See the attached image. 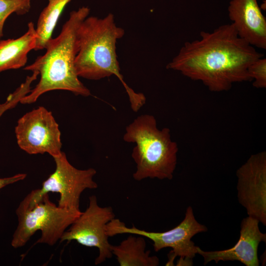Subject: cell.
<instances>
[{"instance_id": "1", "label": "cell", "mask_w": 266, "mask_h": 266, "mask_svg": "<svg viewBox=\"0 0 266 266\" xmlns=\"http://www.w3.org/2000/svg\"><path fill=\"white\" fill-rule=\"evenodd\" d=\"M200 38L185 42L166 68L201 82L210 91L229 90L236 83L251 81L247 69L264 57L237 34L232 24L212 32L202 31Z\"/></svg>"}, {"instance_id": "2", "label": "cell", "mask_w": 266, "mask_h": 266, "mask_svg": "<svg viewBox=\"0 0 266 266\" xmlns=\"http://www.w3.org/2000/svg\"><path fill=\"white\" fill-rule=\"evenodd\" d=\"M90 11L88 7L82 6L71 11L60 34L47 43L45 53L24 68L26 70L37 71L40 79L35 87L22 97L19 102H35L43 94L57 90L70 91L83 97L91 95L89 89L79 80L74 66L78 52V30Z\"/></svg>"}, {"instance_id": "3", "label": "cell", "mask_w": 266, "mask_h": 266, "mask_svg": "<svg viewBox=\"0 0 266 266\" xmlns=\"http://www.w3.org/2000/svg\"><path fill=\"white\" fill-rule=\"evenodd\" d=\"M125 34L117 26L113 14L103 18L87 17L77 33L78 52L74 62L79 77L94 80L115 75L128 94L132 109L137 112L146 102L145 96L136 93L124 80L116 53V43Z\"/></svg>"}, {"instance_id": "4", "label": "cell", "mask_w": 266, "mask_h": 266, "mask_svg": "<svg viewBox=\"0 0 266 266\" xmlns=\"http://www.w3.org/2000/svg\"><path fill=\"white\" fill-rule=\"evenodd\" d=\"M125 141L135 144L132 157L136 164L133 178L136 181L173 178L177 162L178 145L171 138L170 131L158 128L154 116H138L126 128Z\"/></svg>"}, {"instance_id": "5", "label": "cell", "mask_w": 266, "mask_h": 266, "mask_svg": "<svg viewBox=\"0 0 266 266\" xmlns=\"http://www.w3.org/2000/svg\"><path fill=\"white\" fill-rule=\"evenodd\" d=\"M81 213L80 210L57 205L50 200L48 194L32 204L23 200L16 210L18 225L11 245L14 248L23 247L36 231H40L41 236L35 244L53 246Z\"/></svg>"}, {"instance_id": "6", "label": "cell", "mask_w": 266, "mask_h": 266, "mask_svg": "<svg viewBox=\"0 0 266 266\" xmlns=\"http://www.w3.org/2000/svg\"><path fill=\"white\" fill-rule=\"evenodd\" d=\"M207 231V227L196 219L191 206L187 207L185 217L179 224L164 232H148L136 228L134 225L128 228L124 222L115 218L108 223L105 227L108 237L123 233L139 235L152 240L156 252L165 248H172L166 266L173 265L176 256L180 257L181 259L192 261L198 254L199 246L195 245L191 238L196 234Z\"/></svg>"}, {"instance_id": "7", "label": "cell", "mask_w": 266, "mask_h": 266, "mask_svg": "<svg viewBox=\"0 0 266 266\" xmlns=\"http://www.w3.org/2000/svg\"><path fill=\"white\" fill-rule=\"evenodd\" d=\"M53 159L56 164L55 171L44 181L40 189L33 190L24 200L32 204L39 201L45 194L57 193L60 194L59 206L80 210V199L83 191L98 187L93 179L96 170L93 168L79 169L75 167L63 152Z\"/></svg>"}, {"instance_id": "8", "label": "cell", "mask_w": 266, "mask_h": 266, "mask_svg": "<svg viewBox=\"0 0 266 266\" xmlns=\"http://www.w3.org/2000/svg\"><path fill=\"white\" fill-rule=\"evenodd\" d=\"M115 217L111 207L100 206L97 197L91 196L86 209L81 212L68 229L64 232L60 241L75 240L82 245L98 248L99 253L95 264H101L113 256L105 227Z\"/></svg>"}, {"instance_id": "9", "label": "cell", "mask_w": 266, "mask_h": 266, "mask_svg": "<svg viewBox=\"0 0 266 266\" xmlns=\"http://www.w3.org/2000/svg\"><path fill=\"white\" fill-rule=\"evenodd\" d=\"M15 133L19 147L29 154L48 153L54 158L62 152L59 125L52 112L43 106L23 115Z\"/></svg>"}, {"instance_id": "10", "label": "cell", "mask_w": 266, "mask_h": 266, "mask_svg": "<svg viewBox=\"0 0 266 266\" xmlns=\"http://www.w3.org/2000/svg\"><path fill=\"white\" fill-rule=\"evenodd\" d=\"M237 198L249 216L266 226V153L252 155L236 171Z\"/></svg>"}, {"instance_id": "11", "label": "cell", "mask_w": 266, "mask_h": 266, "mask_svg": "<svg viewBox=\"0 0 266 266\" xmlns=\"http://www.w3.org/2000/svg\"><path fill=\"white\" fill-rule=\"evenodd\" d=\"M259 221L252 217L244 218L240 224L238 241L232 248L218 251H204L199 247L198 254L204 259V265L214 261H238L246 266H258V248L261 242L266 241V233L259 229Z\"/></svg>"}, {"instance_id": "12", "label": "cell", "mask_w": 266, "mask_h": 266, "mask_svg": "<svg viewBox=\"0 0 266 266\" xmlns=\"http://www.w3.org/2000/svg\"><path fill=\"white\" fill-rule=\"evenodd\" d=\"M228 12L241 38L256 48L266 49V19L257 0H231Z\"/></svg>"}, {"instance_id": "13", "label": "cell", "mask_w": 266, "mask_h": 266, "mask_svg": "<svg viewBox=\"0 0 266 266\" xmlns=\"http://www.w3.org/2000/svg\"><path fill=\"white\" fill-rule=\"evenodd\" d=\"M35 28L32 22L28 24L27 31L17 38L0 40V73L5 70L24 66L28 54L36 45Z\"/></svg>"}, {"instance_id": "14", "label": "cell", "mask_w": 266, "mask_h": 266, "mask_svg": "<svg viewBox=\"0 0 266 266\" xmlns=\"http://www.w3.org/2000/svg\"><path fill=\"white\" fill-rule=\"evenodd\" d=\"M129 236L118 245H112V255L116 257L120 266H157L159 259L151 256L146 250V241L143 236L133 234Z\"/></svg>"}, {"instance_id": "15", "label": "cell", "mask_w": 266, "mask_h": 266, "mask_svg": "<svg viewBox=\"0 0 266 266\" xmlns=\"http://www.w3.org/2000/svg\"><path fill=\"white\" fill-rule=\"evenodd\" d=\"M71 0H48L47 5L40 13L35 28L36 45L34 50L45 49L58 20L66 5Z\"/></svg>"}, {"instance_id": "16", "label": "cell", "mask_w": 266, "mask_h": 266, "mask_svg": "<svg viewBox=\"0 0 266 266\" xmlns=\"http://www.w3.org/2000/svg\"><path fill=\"white\" fill-rule=\"evenodd\" d=\"M32 0H0V40L7 18L12 14L22 15L27 13L31 7Z\"/></svg>"}, {"instance_id": "17", "label": "cell", "mask_w": 266, "mask_h": 266, "mask_svg": "<svg viewBox=\"0 0 266 266\" xmlns=\"http://www.w3.org/2000/svg\"><path fill=\"white\" fill-rule=\"evenodd\" d=\"M248 75L257 88L266 87V58H260L251 63L247 69Z\"/></svg>"}, {"instance_id": "18", "label": "cell", "mask_w": 266, "mask_h": 266, "mask_svg": "<svg viewBox=\"0 0 266 266\" xmlns=\"http://www.w3.org/2000/svg\"><path fill=\"white\" fill-rule=\"evenodd\" d=\"M5 111V109L0 105V117ZM26 176V173H18L10 177L0 178V190L8 185L24 180Z\"/></svg>"}]
</instances>
